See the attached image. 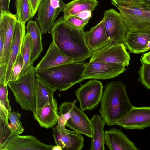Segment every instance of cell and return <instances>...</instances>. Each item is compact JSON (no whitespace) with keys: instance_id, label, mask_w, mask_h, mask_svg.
Wrapping results in <instances>:
<instances>
[{"instance_id":"6da1fadb","label":"cell","mask_w":150,"mask_h":150,"mask_svg":"<svg viewBox=\"0 0 150 150\" xmlns=\"http://www.w3.org/2000/svg\"><path fill=\"white\" fill-rule=\"evenodd\" d=\"M50 33L55 45L67 56L77 62H83L91 57L92 51L86 42L85 32L83 29L69 25L63 16L54 22Z\"/></svg>"},{"instance_id":"7a4b0ae2","label":"cell","mask_w":150,"mask_h":150,"mask_svg":"<svg viewBox=\"0 0 150 150\" xmlns=\"http://www.w3.org/2000/svg\"><path fill=\"white\" fill-rule=\"evenodd\" d=\"M100 102V117L109 126L114 125L115 122L133 106L127 93L126 86L119 81L106 84Z\"/></svg>"},{"instance_id":"3957f363","label":"cell","mask_w":150,"mask_h":150,"mask_svg":"<svg viewBox=\"0 0 150 150\" xmlns=\"http://www.w3.org/2000/svg\"><path fill=\"white\" fill-rule=\"evenodd\" d=\"M87 63L74 62L35 70L36 75L55 91H64L84 81L82 76Z\"/></svg>"},{"instance_id":"277c9868","label":"cell","mask_w":150,"mask_h":150,"mask_svg":"<svg viewBox=\"0 0 150 150\" xmlns=\"http://www.w3.org/2000/svg\"><path fill=\"white\" fill-rule=\"evenodd\" d=\"M36 77L35 67L33 64L17 80L9 82L8 84L13 93L16 101L22 109L33 113L36 109Z\"/></svg>"},{"instance_id":"5b68a950","label":"cell","mask_w":150,"mask_h":150,"mask_svg":"<svg viewBox=\"0 0 150 150\" xmlns=\"http://www.w3.org/2000/svg\"><path fill=\"white\" fill-rule=\"evenodd\" d=\"M119 10L129 31L150 33V7L135 6L112 1Z\"/></svg>"},{"instance_id":"8992f818","label":"cell","mask_w":150,"mask_h":150,"mask_svg":"<svg viewBox=\"0 0 150 150\" xmlns=\"http://www.w3.org/2000/svg\"><path fill=\"white\" fill-rule=\"evenodd\" d=\"M103 87L101 82L96 79L81 85L75 92L80 108L83 111L96 108L102 98Z\"/></svg>"},{"instance_id":"52a82bcc","label":"cell","mask_w":150,"mask_h":150,"mask_svg":"<svg viewBox=\"0 0 150 150\" xmlns=\"http://www.w3.org/2000/svg\"><path fill=\"white\" fill-rule=\"evenodd\" d=\"M130 57L124 44L111 43L99 50L92 52L89 62L122 64H129Z\"/></svg>"},{"instance_id":"ba28073f","label":"cell","mask_w":150,"mask_h":150,"mask_svg":"<svg viewBox=\"0 0 150 150\" xmlns=\"http://www.w3.org/2000/svg\"><path fill=\"white\" fill-rule=\"evenodd\" d=\"M65 4L62 0H42L37 12L36 21L42 34L51 30Z\"/></svg>"},{"instance_id":"9c48e42d","label":"cell","mask_w":150,"mask_h":150,"mask_svg":"<svg viewBox=\"0 0 150 150\" xmlns=\"http://www.w3.org/2000/svg\"><path fill=\"white\" fill-rule=\"evenodd\" d=\"M103 21L105 33L111 43L124 44L129 32L120 13L110 9L104 12Z\"/></svg>"},{"instance_id":"30bf717a","label":"cell","mask_w":150,"mask_h":150,"mask_svg":"<svg viewBox=\"0 0 150 150\" xmlns=\"http://www.w3.org/2000/svg\"><path fill=\"white\" fill-rule=\"evenodd\" d=\"M115 125L126 129H142L150 127V106H133Z\"/></svg>"},{"instance_id":"8fae6325","label":"cell","mask_w":150,"mask_h":150,"mask_svg":"<svg viewBox=\"0 0 150 150\" xmlns=\"http://www.w3.org/2000/svg\"><path fill=\"white\" fill-rule=\"evenodd\" d=\"M123 65L99 62H89L82 77L84 80L89 79H106L117 77L125 70Z\"/></svg>"},{"instance_id":"7c38bea8","label":"cell","mask_w":150,"mask_h":150,"mask_svg":"<svg viewBox=\"0 0 150 150\" xmlns=\"http://www.w3.org/2000/svg\"><path fill=\"white\" fill-rule=\"evenodd\" d=\"M65 102L70 114V117L67 122L66 126L91 138L92 135L91 120L83 111L76 105V100L73 102Z\"/></svg>"},{"instance_id":"4fadbf2b","label":"cell","mask_w":150,"mask_h":150,"mask_svg":"<svg viewBox=\"0 0 150 150\" xmlns=\"http://www.w3.org/2000/svg\"><path fill=\"white\" fill-rule=\"evenodd\" d=\"M54 142L62 150H81L84 146V140L82 134L66 128H53L52 132Z\"/></svg>"},{"instance_id":"5bb4252c","label":"cell","mask_w":150,"mask_h":150,"mask_svg":"<svg viewBox=\"0 0 150 150\" xmlns=\"http://www.w3.org/2000/svg\"><path fill=\"white\" fill-rule=\"evenodd\" d=\"M53 146L45 144L33 135L14 133L2 150H52Z\"/></svg>"},{"instance_id":"9a60e30c","label":"cell","mask_w":150,"mask_h":150,"mask_svg":"<svg viewBox=\"0 0 150 150\" xmlns=\"http://www.w3.org/2000/svg\"><path fill=\"white\" fill-rule=\"evenodd\" d=\"M17 21L16 14L11 13H0V33L4 34V38L3 54L0 60V64L7 63Z\"/></svg>"},{"instance_id":"2e32d148","label":"cell","mask_w":150,"mask_h":150,"mask_svg":"<svg viewBox=\"0 0 150 150\" xmlns=\"http://www.w3.org/2000/svg\"><path fill=\"white\" fill-rule=\"evenodd\" d=\"M25 24L17 21L16 22L14 38L10 50L4 86L8 85L13 66L19 54L20 53L22 43L26 34Z\"/></svg>"},{"instance_id":"e0dca14e","label":"cell","mask_w":150,"mask_h":150,"mask_svg":"<svg viewBox=\"0 0 150 150\" xmlns=\"http://www.w3.org/2000/svg\"><path fill=\"white\" fill-rule=\"evenodd\" d=\"M105 139L110 150H139L121 129L115 127L105 131Z\"/></svg>"},{"instance_id":"ac0fdd59","label":"cell","mask_w":150,"mask_h":150,"mask_svg":"<svg viewBox=\"0 0 150 150\" xmlns=\"http://www.w3.org/2000/svg\"><path fill=\"white\" fill-rule=\"evenodd\" d=\"M74 62H77L63 54L52 41L46 54L35 67L37 70Z\"/></svg>"},{"instance_id":"d6986e66","label":"cell","mask_w":150,"mask_h":150,"mask_svg":"<svg viewBox=\"0 0 150 150\" xmlns=\"http://www.w3.org/2000/svg\"><path fill=\"white\" fill-rule=\"evenodd\" d=\"M34 118L42 127L53 128L58 121L59 112L57 100L54 98L51 102L36 110Z\"/></svg>"},{"instance_id":"ffe728a7","label":"cell","mask_w":150,"mask_h":150,"mask_svg":"<svg viewBox=\"0 0 150 150\" xmlns=\"http://www.w3.org/2000/svg\"><path fill=\"white\" fill-rule=\"evenodd\" d=\"M85 39L92 52L102 49L110 43V40L105 33L102 19L89 30L85 32Z\"/></svg>"},{"instance_id":"44dd1931","label":"cell","mask_w":150,"mask_h":150,"mask_svg":"<svg viewBox=\"0 0 150 150\" xmlns=\"http://www.w3.org/2000/svg\"><path fill=\"white\" fill-rule=\"evenodd\" d=\"M30 35L32 46L31 60L33 63L39 57L43 51L42 42V33L36 21L29 20L26 28Z\"/></svg>"},{"instance_id":"7402d4cb","label":"cell","mask_w":150,"mask_h":150,"mask_svg":"<svg viewBox=\"0 0 150 150\" xmlns=\"http://www.w3.org/2000/svg\"><path fill=\"white\" fill-rule=\"evenodd\" d=\"M92 127V135L91 138L90 150H104L105 131V124L101 117L95 115L91 119Z\"/></svg>"},{"instance_id":"603a6c76","label":"cell","mask_w":150,"mask_h":150,"mask_svg":"<svg viewBox=\"0 0 150 150\" xmlns=\"http://www.w3.org/2000/svg\"><path fill=\"white\" fill-rule=\"evenodd\" d=\"M150 40V33H139L129 31L124 44L131 52L139 53L144 50Z\"/></svg>"},{"instance_id":"cb8c5ba5","label":"cell","mask_w":150,"mask_h":150,"mask_svg":"<svg viewBox=\"0 0 150 150\" xmlns=\"http://www.w3.org/2000/svg\"><path fill=\"white\" fill-rule=\"evenodd\" d=\"M97 0H73L65 4L62 11L66 19L84 11L92 12L98 6Z\"/></svg>"},{"instance_id":"d4e9b609","label":"cell","mask_w":150,"mask_h":150,"mask_svg":"<svg viewBox=\"0 0 150 150\" xmlns=\"http://www.w3.org/2000/svg\"><path fill=\"white\" fill-rule=\"evenodd\" d=\"M55 91L48 84L37 78L35 86L36 110L51 102L54 98Z\"/></svg>"},{"instance_id":"484cf974","label":"cell","mask_w":150,"mask_h":150,"mask_svg":"<svg viewBox=\"0 0 150 150\" xmlns=\"http://www.w3.org/2000/svg\"><path fill=\"white\" fill-rule=\"evenodd\" d=\"M15 4L16 10V15L18 21L25 24L34 16L29 0H16Z\"/></svg>"},{"instance_id":"4316f807","label":"cell","mask_w":150,"mask_h":150,"mask_svg":"<svg viewBox=\"0 0 150 150\" xmlns=\"http://www.w3.org/2000/svg\"><path fill=\"white\" fill-rule=\"evenodd\" d=\"M20 53L23 59V65L19 77L23 74L33 63L31 58L32 46L29 34H25L22 43Z\"/></svg>"},{"instance_id":"83f0119b","label":"cell","mask_w":150,"mask_h":150,"mask_svg":"<svg viewBox=\"0 0 150 150\" xmlns=\"http://www.w3.org/2000/svg\"><path fill=\"white\" fill-rule=\"evenodd\" d=\"M0 150H2L10 138L14 135L8 120L0 118Z\"/></svg>"},{"instance_id":"f1b7e54d","label":"cell","mask_w":150,"mask_h":150,"mask_svg":"<svg viewBox=\"0 0 150 150\" xmlns=\"http://www.w3.org/2000/svg\"><path fill=\"white\" fill-rule=\"evenodd\" d=\"M8 115L10 126L13 133L20 134L23 132L24 129L20 120L21 114L11 111L8 112Z\"/></svg>"},{"instance_id":"f546056e","label":"cell","mask_w":150,"mask_h":150,"mask_svg":"<svg viewBox=\"0 0 150 150\" xmlns=\"http://www.w3.org/2000/svg\"><path fill=\"white\" fill-rule=\"evenodd\" d=\"M139 73L141 82L145 87L150 90V64L143 63Z\"/></svg>"},{"instance_id":"4dcf8cb0","label":"cell","mask_w":150,"mask_h":150,"mask_svg":"<svg viewBox=\"0 0 150 150\" xmlns=\"http://www.w3.org/2000/svg\"><path fill=\"white\" fill-rule=\"evenodd\" d=\"M7 86L0 83V108L9 112L11 111V108L8 98Z\"/></svg>"},{"instance_id":"1f68e13d","label":"cell","mask_w":150,"mask_h":150,"mask_svg":"<svg viewBox=\"0 0 150 150\" xmlns=\"http://www.w3.org/2000/svg\"><path fill=\"white\" fill-rule=\"evenodd\" d=\"M23 65V59L20 53L18 55L13 66L9 82L15 81L19 78Z\"/></svg>"},{"instance_id":"d6a6232c","label":"cell","mask_w":150,"mask_h":150,"mask_svg":"<svg viewBox=\"0 0 150 150\" xmlns=\"http://www.w3.org/2000/svg\"><path fill=\"white\" fill-rule=\"evenodd\" d=\"M89 19H83L76 16L69 17L64 19L69 25L75 28L83 29L89 22Z\"/></svg>"},{"instance_id":"836d02e7","label":"cell","mask_w":150,"mask_h":150,"mask_svg":"<svg viewBox=\"0 0 150 150\" xmlns=\"http://www.w3.org/2000/svg\"><path fill=\"white\" fill-rule=\"evenodd\" d=\"M117 3L135 6H143V4L140 0H111Z\"/></svg>"},{"instance_id":"e575fe53","label":"cell","mask_w":150,"mask_h":150,"mask_svg":"<svg viewBox=\"0 0 150 150\" xmlns=\"http://www.w3.org/2000/svg\"><path fill=\"white\" fill-rule=\"evenodd\" d=\"M11 0H0V13H9L10 3Z\"/></svg>"},{"instance_id":"d590c367","label":"cell","mask_w":150,"mask_h":150,"mask_svg":"<svg viewBox=\"0 0 150 150\" xmlns=\"http://www.w3.org/2000/svg\"><path fill=\"white\" fill-rule=\"evenodd\" d=\"M7 68V64H0V83L4 84Z\"/></svg>"},{"instance_id":"8d00e7d4","label":"cell","mask_w":150,"mask_h":150,"mask_svg":"<svg viewBox=\"0 0 150 150\" xmlns=\"http://www.w3.org/2000/svg\"><path fill=\"white\" fill-rule=\"evenodd\" d=\"M32 10L33 14L34 16L37 11L38 6L42 0H29Z\"/></svg>"},{"instance_id":"74e56055","label":"cell","mask_w":150,"mask_h":150,"mask_svg":"<svg viewBox=\"0 0 150 150\" xmlns=\"http://www.w3.org/2000/svg\"><path fill=\"white\" fill-rule=\"evenodd\" d=\"M90 11H84L77 14L76 16L83 19H90L91 16V13Z\"/></svg>"},{"instance_id":"f35d334b","label":"cell","mask_w":150,"mask_h":150,"mask_svg":"<svg viewBox=\"0 0 150 150\" xmlns=\"http://www.w3.org/2000/svg\"><path fill=\"white\" fill-rule=\"evenodd\" d=\"M140 60L142 64L146 63L150 64V52L143 54Z\"/></svg>"},{"instance_id":"ab89813d","label":"cell","mask_w":150,"mask_h":150,"mask_svg":"<svg viewBox=\"0 0 150 150\" xmlns=\"http://www.w3.org/2000/svg\"><path fill=\"white\" fill-rule=\"evenodd\" d=\"M143 5L150 7V0H141Z\"/></svg>"},{"instance_id":"60d3db41","label":"cell","mask_w":150,"mask_h":150,"mask_svg":"<svg viewBox=\"0 0 150 150\" xmlns=\"http://www.w3.org/2000/svg\"><path fill=\"white\" fill-rule=\"evenodd\" d=\"M62 150V148L61 147L58 145H53L52 150Z\"/></svg>"},{"instance_id":"b9f144b4","label":"cell","mask_w":150,"mask_h":150,"mask_svg":"<svg viewBox=\"0 0 150 150\" xmlns=\"http://www.w3.org/2000/svg\"><path fill=\"white\" fill-rule=\"evenodd\" d=\"M149 50H150V40L149 41L147 46L145 48L144 50V51H146Z\"/></svg>"},{"instance_id":"7bdbcfd3","label":"cell","mask_w":150,"mask_h":150,"mask_svg":"<svg viewBox=\"0 0 150 150\" xmlns=\"http://www.w3.org/2000/svg\"></svg>"}]
</instances>
